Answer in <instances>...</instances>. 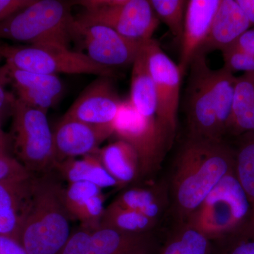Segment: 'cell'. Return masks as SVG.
Listing matches in <instances>:
<instances>
[{
	"label": "cell",
	"instance_id": "1",
	"mask_svg": "<svg viewBox=\"0 0 254 254\" xmlns=\"http://www.w3.org/2000/svg\"><path fill=\"white\" fill-rule=\"evenodd\" d=\"M235 170V150L223 140L189 138L172 179L174 211L185 222L208 193Z\"/></svg>",
	"mask_w": 254,
	"mask_h": 254
},
{
	"label": "cell",
	"instance_id": "2",
	"mask_svg": "<svg viewBox=\"0 0 254 254\" xmlns=\"http://www.w3.org/2000/svg\"><path fill=\"white\" fill-rule=\"evenodd\" d=\"M63 190L53 179L36 178L33 205L19 237L27 254H61L64 248L71 233Z\"/></svg>",
	"mask_w": 254,
	"mask_h": 254
},
{
	"label": "cell",
	"instance_id": "3",
	"mask_svg": "<svg viewBox=\"0 0 254 254\" xmlns=\"http://www.w3.org/2000/svg\"><path fill=\"white\" fill-rule=\"evenodd\" d=\"M71 5L58 0H33L31 4L0 23V39L29 46L68 48L75 38Z\"/></svg>",
	"mask_w": 254,
	"mask_h": 254
},
{
	"label": "cell",
	"instance_id": "4",
	"mask_svg": "<svg viewBox=\"0 0 254 254\" xmlns=\"http://www.w3.org/2000/svg\"><path fill=\"white\" fill-rule=\"evenodd\" d=\"M252 215L250 198L234 170L222 178L185 222L213 240L250 223Z\"/></svg>",
	"mask_w": 254,
	"mask_h": 254
},
{
	"label": "cell",
	"instance_id": "5",
	"mask_svg": "<svg viewBox=\"0 0 254 254\" xmlns=\"http://www.w3.org/2000/svg\"><path fill=\"white\" fill-rule=\"evenodd\" d=\"M10 67L47 75L92 74L113 78L114 71L92 61L86 54L57 46H0Z\"/></svg>",
	"mask_w": 254,
	"mask_h": 254
},
{
	"label": "cell",
	"instance_id": "6",
	"mask_svg": "<svg viewBox=\"0 0 254 254\" xmlns=\"http://www.w3.org/2000/svg\"><path fill=\"white\" fill-rule=\"evenodd\" d=\"M83 11L78 18L108 26L138 43L153 39L160 21L148 0L80 1Z\"/></svg>",
	"mask_w": 254,
	"mask_h": 254
},
{
	"label": "cell",
	"instance_id": "7",
	"mask_svg": "<svg viewBox=\"0 0 254 254\" xmlns=\"http://www.w3.org/2000/svg\"><path fill=\"white\" fill-rule=\"evenodd\" d=\"M11 115L15 153L19 161L31 173L55 168L53 133L47 113L16 98Z\"/></svg>",
	"mask_w": 254,
	"mask_h": 254
},
{
	"label": "cell",
	"instance_id": "8",
	"mask_svg": "<svg viewBox=\"0 0 254 254\" xmlns=\"http://www.w3.org/2000/svg\"><path fill=\"white\" fill-rule=\"evenodd\" d=\"M113 134L136 150L141 176L153 173L160 167L173 137L157 118L138 113L129 100H123L113 125Z\"/></svg>",
	"mask_w": 254,
	"mask_h": 254
},
{
	"label": "cell",
	"instance_id": "9",
	"mask_svg": "<svg viewBox=\"0 0 254 254\" xmlns=\"http://www.w3.org/2000/svg\"><path fill=\"white\" fill-rule=\"evenodd\" d=\"M190 68L186 104L189 138L221 140L206 56L196 55Z\"/></svg>",
	"mask_w": 254,
	"mask_h": 254
},
{
	"label": "cell",
	"instance_id": "10",
	"mask_svg": "<svg viewBox=\"0 0 254 254\" xmlns=\"http://www.w3.org/2000/svg\"><path fill=\"white\" fill-rule=\"evenodd\" d=\"M144 49L147 65L156 93V118L174 138L184 76L178 64L164 53L158 41L153 38L145 42Z\"/></svg>",
	"mask_w": 254,
	"mask_h": 254
},
{
	"label": "cell",
	"instance_id": "11",
	"mask_svg": "<svg viewBox=\"0 0 254 254\" xmlns=\"http://www.w3.org/2000/svg\"><path fill=\"white\" fill-rule=\"evenodd\" d=\"M157 248L150 233H127L101 226L81 227L71 234L61 254H153Z\"/></svg>",
	"mask_w": 254,
	"mask_h": 254
},
{
	"label": "cell",
	"instance_id": "12",
	"mask_svg": "<svg viewBox=\"0 0 254 254\" xmlns=\"http://www.w3.org/2000/svg\"><path fill=\"white\" fill-rule=\"evenodd\" d=\"M74 33L92 61L113 71L133 64L143 44L127 39L108 26L78 18H75Z\"/></svg>",
	"mask_w": 254,
	"mask_h": 254
},
{
	"label": "cell",
	"instance_id": "13",
	"mask_svg": "<svg viewBox=\"0 0 254 254\" xmlns=\"http://www.w3.org/2000/svg\"><path fill=\"white\" fill-rule=\"evenodd\" d=\"M123 101L112 78L100 76L85 88L64 116L113 131Z\"/></svg>",
	"mask_w": 254,
	"mask_h": 254
},
{
	"label": "cell",
	"instance_id": "14",
	"mask_svg": "<svg viewBox=\"0 0 254 254\" xmlns=\"http://www.w3.org/2000/svg\"><path fill=\"white\" fill-rule=\"evenodd\" d=\"M53 133L57 165L67 159L95 154L113 131L63 116Z\"/></svg>",
	"mask_w": 254,
	"mask_h": 254
},
{
	"label": "cell",
	"instance_id": "15",
	"mask_svg": "<svg viewBox=\"0 0 254 254\" xmlns=\"http://www.w3.org/2000/svg\"><path fill=\"white\" fill-rule=\"evenodd\" d=\"M36 178L0 182V234L19 242L20 234L31 211Z\"/></svg>",
	"mask_w": 254,
	"mask_h": 254
},
{
	"label": "cell",
	"instance_id": "16",
	"mask_svg": "<svg viewBox=\"0 0 254 254\" xmlns=\"http://www.w3.org/2000/svg\"><path fill=\"white\" fill-rule=\"evenodd\" d=\"M220 2L221 0H190L187 2L177 64L183 76L208 36Z\"/></svg>",
	"mask_w": 254,
	"mask_h": 254
},
{
	"label": "cell",
	"instance_id": "17",
	"mask_svg": "<svg viewBox=\"0 0 254 254\" xmlns=\"http://www.w3.org/2000/svg\"><path fill=\"white\" fill-rule=\"evenodd\" d=\"M251 28L250 21L237 0H221L208 36L198 55L206 56L215 50L222 51L235 44Z\"/></svg>",
	"mask_w": 254,
	"mask_h": 254
},
{
	"label": "cell",
	"instance_id": "18",
	"mask_svg": "<svg viewBox=\"0 0 254 254\" xmlns=\"http://www.w3.org/2000/svg\"><path fill=\"white\" fill-rule=\"evenodd\" d=\"M97 155L105 170L120 187L127 186L141 176L138 155L127 142L118 139L100 148Z\"/></svg>",
	"mask_w": 254,
	"mask_h": 254
},
{
	"label": "cell",
	"instance_id": "19",
	"mask_svg": "<svg viewBox=\"0 0 254 254\" xmlns=\"http://www.w3.org/2000/svg\"><path fill=\"white\" fill-rule=\"evenodd\" d=\"M144 43L140 48L132 64L131 91L128 100L143 116L156 118V93L147 65Z\"/></svg>",
	"mask_w": 254,
	"mask_h": 254
},
{
	"label": "cell",
	"instance_id": "20",
	"mask_svg": "<svg viewBox=\"0 0 254 254\" xmlns=\"http://www.w3.org/2000/svg\"><path fill=\"white\" fill-rule=\"evenodd\" d=\"M55 168L68 184L88 182L102 190L109 187H120L105 170L97 153L85 155L80 159H67L57 164Z\"/></svg>",
	"mask_w": 254,
	"mask_h": 254
},
{
	"label": "cell",
	"instance_id": "21",
	"mask_svg": "<svg viewBox=\"0 0 254 254\" xmlns=\"http://www.w3.org/2000/svg\"><path fill=\"white\" fill-rule=\"evenodd\" d=\"M167 198L161 187H134L124 191L112 203L158 221L168 203Z\"/></svg>",
	"mask_w": 254,
	"mask_h": 254
},
{
	"label": "cell",
	"instance_id": "22",
	"mask_svg": "<svg viewBox=\"0 0 254 254\" xmlns=\"http://www.w3.org/2000/svg\"><path fill=\"white\" fill-rule=\"evenodd\" d=\"M210 81L215 97L217 121L222 138L226 134L232 116L237 76L225 67L210 71Z\"/></svg>",
	"mask_w": 254,
	"mask_h": 254
},
{
	"label": "cell",
	"instance_id": "23",
	"mask_svg": "<svg viewBox=\"0 0 254 254\" xmlns=\"http://www.w3.org/2000/svg\"><path fill=\"white\" fill-rule=\"evenodd\" d=\"M211 240L187 222H179L160 254H210Z\"/></svg>",
	"mask_w": 254,
	"mask_h": 254
},
{
	"label": "cell",
	"instance_id": "24",
	"mask_svg": "<svg viewBox=\"0 0 254 254\" xmlns=\"http://www.w3.org/2000/svg\"><path fill=\"white\" fill-rule=\"evenodd\" d=\"M158 221L145 215L111 203L105 208L100 226L131 234H146Z\"/></svg>",
	"mask_w": 254,
	"mask_h": 254
},
{
	"label": "cell",
	"instance_id": "25",
	"mask_svg": "<svg viewBox=\"0 0 254 254\" xmlns=\"http://www.w3.org/2000/svg\"><path fill=\"white\" fill-rule=\"evenodd\" d=\"M238 137L235 150V173L254 210V132Z\"/></svg>",
	"mask_w": 254,
	"mask_h": 254
},
{
	"label": "cell",
	"instance_id": "26",
	"mask_svg": "<svg viewBox=\"0 0 254 254\" xmlns=\"http://www.w3.org/2000/svg\"><path fill=\"white\" fill-rule=\"evenodd\" d=\"M9 67L11 83L14 87H21L47 93L57 100L61 98L63 84L58 76L22 71L9 66Z\"/></svg>",
	"mask_w": 254,
	"mask_h": 254
},
{
	"label": "cell",
	"instance_id": "27",
	"mask_svg": "<svg viewBox=\"0 0 254 254\" xmlns=\"http://www.w3.org/2000/svg\"><path fill=\"white\" fill-rule=\"evenodd\" d=\"M150 4L159 21H162L177 43L181 41L185 25L186 0H150Z\"/></svg>",
	"mask_w": 254,
	"mask_h": 254
},
{
	"label": "cell",
	"instance_id": "28",
	"mask_svg": "<svg viewBox=\"0 0 254 254\" xmlns=\"http://www.w3.org/2000/svg\"><path fill=\"white\" fill-rule=\"evenodd\" d=\"M210 254H254V227L252 222L236 231L211 240Z\"/></svg>",
	"mask_w": 254,
	"mask_h": 254
},
{
	"label": "cell",
	"instance_id": "29",
	"mask_svg": "<svg viewBox=\"0 0 254 254\" xmlns=\"http://www.w3.org/2000/svg\"><path fill=\"white\" fill-rule=\"evenodd\" d=\"M102 193V189L93 184L83 182L69 183L68 186L63 190L64 204L70 217H73L86 200Z\"/></svg>",
	"mask_w": 254,
	"mask_h": 254
},
{
	"label": "cell",
	"instance_id": "30",
	"mask_svg": "<svg viewBox=\"0 0 254 254\" xmlns=\"http://www.w3.org/2000/svg\"><path fill=\"white\" fill-rule=\"evenodd\" d=\"M103 193L94 195L86 200L73 215L81 223V227L94 229L99 227L105 208Z\"/></svg>",
	"mask_w": 254,
	"mask_h": 254
},
{
	"label": "cell",
	"instance_id": "31",
	"mask_svg": "<svg viewBox=\"0 0 254 254\" xmlns=\"http://www.w3.org/2000/svg\"><path fill=\"white\" fill-rule=\"evenodd\" d=\"M254 105V73H245L237 77L233 109L230 120L247 111Z\"/></svg>",
	"mask_w": 254,
	"mask_h": 254
},
{
	"label": "cell",
	"instance_id": "32",
	"mask_svg": "<svg viewBox=\"0 0 254 254\" xmlns=\"http://www.w3.org/2000/svg\"><path fill=\"white\" fill-rule=\"evenodd\" d=\"M223 67L234 73L242 71L245 73H254V57L241 50L236 45L222 50Z\"/></svg>",
	"mask_w": 254,
	"mask_h": 254
},
{
	"label": "cell",
	"instance_id": "33",
	"mask_svg": "<svg viewBox=\"0 0 254 254\" xmlns=\"http://www.w3.org/2000/svg\"><path fill=\"white\" fill-rule=\"evenodd\" d=\"M14 88L18 100L25 104L46 113L58 102L53 96L47 93L21 87H14Z\"/></svg>",
	"mask_w": 254,
	"mask_h": 254
},
{
	"label": "cell",
	"instance_id": "34",
	"mask_svg": "<svg viewBox=\"0 0 254 254\" xmlns=\"http://www.w3.org/2000/svg\"><path fill=\"white\" fill-rule=\"evenodd\" d=\"M32 174L19 160L6 154L0 156V182L19 180Z\"/></svg>",
	"mask_w": 254,
	"mask_h": 254
},
{
	"label": "cell",
	"instance_id": "35",
	"mask_svg": "<svg viewBox=\"0 0 254 254\" xmlns=\"http://www.w3.org/2000/svg\"><path fill=\"white\" fill-rule=\"evenodd\" d=\"M11 83L9 75V67L6 63L0 66V125L5 115L12 113L15 98L6 89V86Z\"/></svg>",
	"mask_w": 254,
	"mask_h": 254
},
{
	"label": "cell",
	"instance_id": "36",
	"mask_svg": "<svg viewBox=\"0 0 254 254\" xmlns=\"http://www.w3.org/2000/svg\"><path fill=\"white\" fill-rule=\"evenodd\" d=\"M247 132H254V105L243 113L234 117L227 125L226 134L239 136Z\"/></svg>",
	"mask_w": 254,
	"mask_h": 254
},
{
	"label": "cell",
	"instance_id": "37",
	"mask_svg": "<svg viewBox=\"0 0 254 254\" xmlns=\"http://www.w3.org/2000/svg\"><path fill=\"white\" fill-rule=\"evenodd\" d=\"M33 0H0V23L31 4Z\"/></svg>",
	"mask_w": 254,
	"mask_h": 254
},
{
	"label": "cell",
	"instance_id": "38",
	"mask_svg": "<svg viewBox=\"0 0 254 254\" xmlns=\"http://www.w3.org/2000/svg\"><path fill=\"white\" fill-rule=\"evenodd\" d=\"M0 254H27L16 239L0 234Z\"/></svg>",
	"mask_w": 254,
	"mask_h": 254
},
{
	"label": "cell",
	"instance_id": "39",
	"mask_svg": "<svg viewBox=\"0 0 254 254\" xmlns=\"http://www.w3.org/2000/svg\"><path fill=\"white\" fill-rule=\"evenodd\" d=\"M235 44L245 53L254 57V28H250L246 31Z\"/></svg>",
	"mask_w": 254,
	"mask_h": 254
},
{
	"label": "cell",
	"instance_id": "40",
	"mask_svg": "<svg viewBox=\"0 0 254 254\" xmlns=\"http://www.w3.org/2000/svg\"><path fill=\"white\" fill-rule=\"evenodd\" d=\"M248 18L252 28H254V0H237Z\"/></svg>",
	"mask_w": 254,
	"mask_h": 254
},
{
	"label": "cell",
	"instance_id": "41",
	"mask_svg": "<svg viewBox=\"0 0 254 254\" xmlns=\"http://www.w3.org/2000/svg\"><path fill=\"white\" fill-rule=\"evenodd\" d=\"M8 138L4 132L1 129V125H0V156L7 154L6 150H7Z\"/></svg>",
	"mask_w": 254,
	"mask_h": 254
},
{
	"label": "cell",
	"instance_id": "42",
	"mask_svg": "<svg viewBox=\"0 0 254 254\" xmlns=\"http://www.w3.org/2000/svg\"><path fill=\"white\" fill-rule=\"evenodd\" d=\"M252 225H253V226L254 227V210L253 211V215H252Z\"/></svg>",
	"mask_w": 254,
	"mask_h": 254
},
{
	"label": "cell",
	"instance_id": "43",
	"mask_svg": "<svg viewBox=\"0 0 254 254\" xmlns=\"http://www.w3.org/2000/svg\"><path fill=\"white\" fill-rule=\"evenodd\" d=\"M0 58H1V52H0Z\"/></svg>",
	"mask_w": 254,
	"mask_h": 254
}]
</instances>
